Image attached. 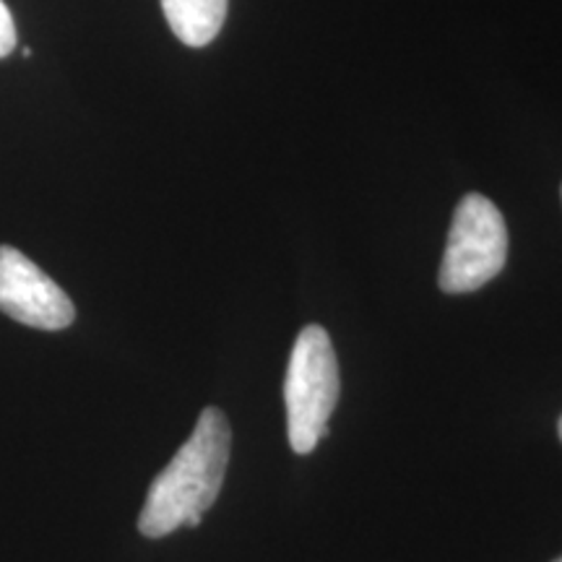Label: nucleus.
<instances>
[{"mask_svg":"<svg viewBox=\"0 0 562 562\" xmlns=\"http://www.w3.org/2000/svg\"><path fill=\"white\" fill-rule=\"evenodd\" d=\"M13 47H16V24H13L9 5L0 0V58L11 55Z\"/></svg>","mask_w":562,"mask_h":562,"instance_id":"nucleus-6","label":"nucleus"},{"mask_svg":"<svg viewBox=\"0 0 562 562\" xmlns=\"http://www.w3.org/2000/svg\"><path fill=\"white\" fill-rule=\"evenodd\" d=\"M558 432H560V440H562V417H560V425H558Z\"/></svg>","mask_w":562,"mask_h":562,"instance_id":"nucleus-7","label":"nucleus"},{"mask_svg":"<svg viewBox=\"0 0 562 562\" xmlns=\"http://www.w3.org/2000/svg\"><path fill=\"white\" fill-rule=\"evenodd\" d=\"M552 562H562V554H560V558H558V560H552Z\"/></svg>","mask_w":562,"mask_h":562,"instance_id":"nucleus-8","label":"nucleus"},{"mask_svg":"<svg viewBox=\"0 0 562 562\" xmlns=\"http://www.w3.org/2000/svg\"><path fill=\"white\" fill-rule=\"evenodd\" d=\"M339 393V360L331 336L323 326H305L294 341L284 378L286 430L294 453L307 456L326 438Z\"/></svg>","mask_w":562,"mask_h":562,"instance_id":"nucleus-2","label":"nucleus"},{"mask_svg":"<svg viewBox=\"0 0 562 562\" xmlns=\"http://www.w3.org/2000/svg\"><path fill=\"white\" fill-rule=\"evenodd\" d=\"M232 453V427L216 406L201 412L191 438L154 476L138 516L146 539H161L180 526H201L203 513L220 497Z\"/></svg>","mask_w":562,"mask_h":562,"instance_id":"nucleus-1","label":"nucleus"},{"mask_svg":"<svg viewBox=\"0 0 562 562\" xmlns=\"http://www.w3.org/2000/svg\"><path fill=\"white\" fill-rule=\"evenodd\" d=\"M0 313L42 331H63L76 318L68 294L11 245H0Z\"/></svg>","mask_w":562,"mask_h":562,"instance_id":"nucleus-4","label":"nucleus"},{"mask_svg":"<svg viewBox=\"0 0 562 562\" xmlns=\"http://www.w3.org/2000/svg\"><path fill=\"white\" fill-rule=\"evenodd\" d=\"M508 261V227L501 209L482 193L463 195L456 206L438 284L448 294L482 290Z\"/></svg>","mask_w":562,"mask_h":562,"instance_id":"nucleus-3","label":"nucleus"},{"mask_svg":"<svg viewBox=\"0 0 562 562\" xmlns=\"http://www.w3.org/2000/svg\"><path fill=\"white\" fill-rule=\"evenodd\" d=\"M167 24L188 47H206L222 32L227 0H161Z\"/></svg>","mask_w":562,"mask_h":562,"instance_id":"nucleus-5","label":"nucleus"}]
</instances>
